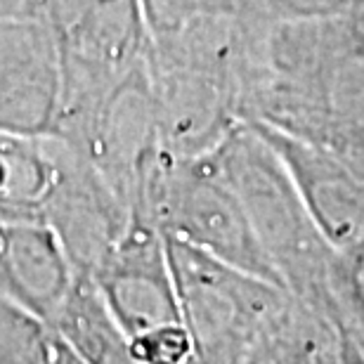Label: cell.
Listing matches in <instances>:
<instances>
[{
	"mask_svg": "<svg viewBox=\"0 0 364 364\" xmlns=\"http://www.w3.org/2000/svg\"><path fill=\"white\" fill-rule=\"evenodd\" d=\"M251 128L287 166L310 215L333 249L348 251L360 244L364 239V182L322 144L296 140L270 128Z\"/></svg>",
	"mask_w": 364,
	"mask_h": 364,
	"instance_id": "8fae6325",
	"label": "cell"
},
{
	"mask_svg": "<svg viewBox=\"0 0 364 364\" xmlns=\"http://www.w3.org/2000/svg\"><path fill=\"white\" fill-rule=\"evenodd\" d=\"M237 88L239 116L249 126L315 144L364 128L358 12L277 24L239 17Z\"/></svg>",
	"mask_w": 364,
	"mask_h": 364,
	"instance_id": "6da1fadb",
	"label": "cell"
},
{
	"mask_svg": "<svg viewBox=\"0 0 364 364\" xmlns=\"http://www.w3.org/2000/svg\"><path fill=\"white\" fill-rule=\"evenodd\" d=\"M341 253V296L346 324L341 333L350 338L364 336V239Z\"/></svg>",
	"mask_w": 364,
	"mask_h": 364,
	"instance_id": "ac0fdd59",
	"label": "cell"
},
{
	"mask_svg": "<svg viewBox=\"0 0 364 364\" xmlns=\"http://www.w3.org/2000/svg\"><path fill=\"white\" fill-rule=\"evenodd\" d=\"M343 336V364H364V350L355 343L350 336L341 333Z\"/></svg>",
	"mask_w": 364,
	"mask_h": 364,
	"instance_id": "ffe728a7",
	"label": "cell"
},
{
	"mask_svg": "<svg viewBox=\"0 0 364 364\" xmlns=\"http://www.w3.org/2000/svg\"><path fill=\"white\" fill-rule=\"evenodd\" d=\"M137 364H196V353L189 331L182 322L159 324L128 338Z\"/></svg>",
	"mask_w": 364,
	"mask_h": 364,
	"instance_id": "e0dca14e",
	"label": "cell"
},
{
	"mask_svg": "<svg viewBox=\"0 0 364 364\" xmlns=\"http://www.w3.org/2000/svg\"><path fill=\"white\" fill-rule=\"evenodd\" d=\"M26 0H0V14H12V12H24Z\"/></svg>",
	"mask_w": 364,
	"mask_h": 364,
	"instance_id": "44dd1931",
	"label": "cell"
},
{
	"mask_svg": "<svg viewBox=\"0 0 364 364\" xmlns=\"http://www.w3.org/2000/svg\"><path fill=\"white\" fill-rule=\"evenodd\" d=\"M50 341L46 324L0 298V364H48Z\"/></svg>",
	"mask_w": 364,
	"mask_h": 364,
	"instance_id": "9a60e30c",
	"label": "cell"
},
{
	"mask_svg": "<svg viewBox=\"0 0 364 364\" xmlns=\"http://www.w3.org/2000/svg\"><path fill=\"white\" fill-rule=\"evenodd\" d=\"M355 341V343H358L360 348H362V350H364V336H360V338H353Z\"/></svg>",
	"mask_w": 364,
	"mask_h": 364,
	"instance_id": "603a6c76",
	"label": "cell"
},
{
	"mask_svg": "<svg viewBox=\"0 0 364 364\" xmlns=\"http://www.w3.org/2000/svg\"><path fill=\"white\" fill-rule=\"evenodd\" d=\"M78 277L46 223L0 218V298L50 329Z\"/></svg>",
	"mask_w": 364,
	"mask_h": 364,
	"instance_id": "30bf717a",
	"label": "cell"
},
{
	"mask_svg": "<svg viewBox=\"0 0 364 364\" xmlns=\"http://www.w3.org/2000/svg\"><path fill=\"white\" fill-rule=\"evenodd\" d=\"M55 176L41 220L55 232L81 277H92L130 223V208L102 173L62 137L48 135Z\"/></svg>",
	"mask_w": 364,
	"mask_h": 364,
	"instance_id": "52a82bcc",
	"label": "cell"
},
{
	"mask_svg": "<svg viewBox=\"0 0 364 364\" xmlns=\"http://www.w3.org/2000/svg\"><path fill=\"white\" fill-rule=\"evenodd\" d=\"M130 213L147 215L166 239L282 287L213 151L176 159L161 149L144 171Z\"/></svg>",
	"mask_w": 364,
	"mask_h": 364,
	"instance_id": "277c9868",
	"label": "cell"
},
{
	"mask_svg": "<svg viewBox=\"0 0 364 364\" xmlns=\"http://www.w3.org/2000/svg\"><path fill=\"white\" fill-rule=\"evenodd\" d=\"M360 0H235V10L249 21H310L353 14Z\"/></svg>",
	"mask_w": 364,
	"mask_h": 364,
	"instance_id": "2e32d148",
	"label": "cell"
},
{
	"mask_svg": "<svg viewBox=\"0 0 364 364\" xmlns=\"http://www.w3.org/2000/svg\"><path fill=\"white\" fill-rule=\"evenodd\" d=\"M90 279L128 338L159 324L180 322L168 246L147 215L130 213L126 232Z\"/></svg>",
	"mask_w": 364,
	"mask_h": 364,
	"instance_id": "ba28073f",
	"label": "cell"
},
{
	"mask_svg": "<svg viewBox=\"0 0 364 364\" xmlns=\"http://www.w3.org/2000/svg\"><path fill=\"white\" fill-rule=\"evenodd\" d=\"M50 333H53V331H50ZM48 362L50 364H83L74 353L69 350L67 346L62 343L60 338H55V336H53V341H50V358H48Z\"/></svg>",
	"mask_w": 364,
	"mask_h": 364,
	"instance_id": "d6986e66",
	"label": "cell"
},
{
	"mask_svg": "<svg viewBox=\"0 0 364 364\" xmlns=\"http://www.w3.org/2000/svg\"><path fill=\"white\" fill-rule=\"evenodd\" d=\"M244 364H343V336L326 315L289 296Z\"/></svg>",
	"mask_w": 364,
	"mask_h": 364,
	"instance_id": "7c38bea8",
	"label": "cell"
},
{
	"mask_svg": "<svg viewBox=\"0 0 364 364\" xmlns=\"http://www.w3.org/2000/svg\"><path fill=\"white\" fill-rule=\"evenodd\" d=\"M237 55V12L147 36L144 67L168 156L208 154L242 123Z\"/></svg>",
	"mask_w": 364,
	"mask_h": 364,
	"instance_id": "3957f363",
	"label": "cell"
},
{
	"mask_svg": "<svg viewBox=\"0 0 364 364\" xmlns=\"http://www.w3.org/2000/svg\"><path fill=\"white\" fill-rule=\"evenodd\" d=\"M60 105V55L50 28L31 12L0 14V133L53 135Z\"/></svg>",
	"mask_w": 364,
	"mask_h": 364,
	"instance_id": "9c48e42d",
	"label": "cell"
},
{
	"mask_svg": "<svg viewBox=\"0 0 364 364\" xmlns=\"http://www.w3.org/2000/svg\"><path fill=\"white\" fill-rule=\"evenodd\" d=\"M180 322L192 336L196 364H244L263 326L284 308L289 291L166 239Z\"/></svg>",
	"mask_w": 364,
	"mask_h": 364,
	"instance_id": "8992f818",
	"label": "cell"
},
{
	"mask_svg": "<svg viewBox=\"0 0 364 364\" xmlns=\"http://www.w3.org/2000/svg\"><path fill=\"white\" fill-rule=\"evenodd\" d=\"M213 156L282 289L343 329L341 253L317 228L277 151L251 126L239 123Z\"/></svg>",
	"mask_w": 364,
	"mask_h": 364,
	"instance_id": "7a4b0ae2",
	"label": "cell"
},
{
	"mask_svg": "<svg viewBox=\"0 0 364 364\" xmlns=\"http://www.w3.org/2000/svg\"><path fill=\"white\" fill-rule=\"evenodd\" d=\"M24 12L36 14L55 38L62 105L53 135L67 137L144 64L147 26L140 0H26Z\"/></svg>",
	"mask_w": 364,
	"mask_h": 364,
	"instance_id": "5b68a950",
	"label": "cell"
},
{
	"mask_svg": "<svg viewBox=\"0 0 364 364\" xmlns=\"http://www.w3.org/2000/svg\"><path fill=\"white\" fill-rule=\"evenodd\" d=\"M358 17H360V21H362V26H364V0H360V5H358Z\"/></svg>",
	"mask_w": 364,
	"mask_h": 364,
	"instance_id": "7402d4cb",
	"label": "cell"
},
{
	"mask_svg": "<svg viewBox=\"0 0 364 364\" xmlns=\"http://www.w3.org/2000/svg\"><path fill=\"white\" fill-rule=\"evenodd\" d=\"M48 137L0 133V218H36L53 185Z\"/></svg>",
	"mask_w": 364,
	"mask_h": 364,
	"instance_id": "5bb4252c",
	"label": "cell"
},
{
	"mask_svg": "<svg viewBox=\"0 0 364 364\" xmlns=\"http://www.w3.org/2000/svg\"><path fill=\"white\" fill-rule=\"evenodd\" d=\"M48 364H50V362H48Z\"/></svg>",
	"mask_w": 364,
	"mask_h": 364,
	"instance_id": "cb8c5ba5",
	"label": "cell"
},
{
	"mask_svg": "<svg viewBox=\"0 0 364 364\" xmlns=\"http://www.w3.org/2000/svg\"><path fill=\"white\" fill-rule=\"evenodd\" d=\"M50 331L83 364H137L90 277L76 279Z\"/></svg>",
	"mask_w": 364,
	"mask_h": 364,
	"instance_id": "4fadbf2b",
	"label": "cell"
}]
</instances>
